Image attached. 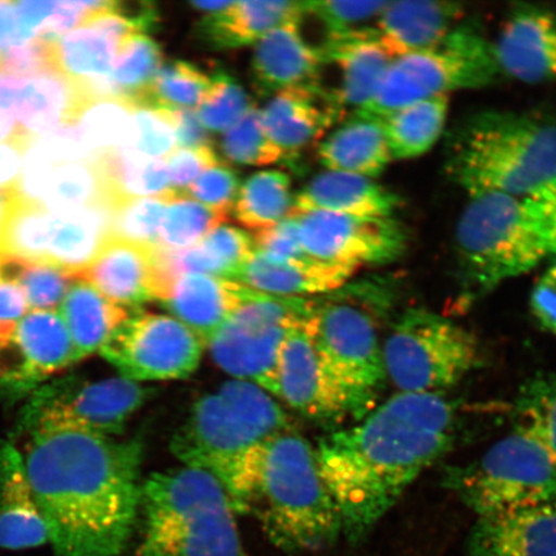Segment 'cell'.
<instances>
[{
  "instance_id": "d6986e66",
  "label": "cell",
  "mask_w": 556,
  "mask_h": 556,
  "mask_svg": "<svg viewBox=\"0 0 556 556\" xmlns=\"http://www.w3.org/2000/svg\"><path fill=\"white\" fill-rule=\"evenodd\" d=\"M492 43L500 73L527 85L556 80V10L518 7Z\"/></svg>"
},
{
  "instance_id": "8d00e7d4",
  "label": "cell",
  "mask_w": 556,
  "mask_h": 556,
  "mask_svg": "<svg viewBox=\"0 0 556 556\" xmlns=\"http://www.w3.org/2000/svg\"><path fill=\"white\" fill-rule=\"evenodd\" d=\"M448 109V96H438L407 104L378 119L392 159H415L432 150L446 127Z\"/></svg>"
},
{
  "instance_id": "e7e4bbea",
  "label": "cell",
  "mask_w": 556,
  "mask_h": 556,
  "mask_svg": "<svg viewBox=\"0 0 556 556\" xmlns=\"http://www.w3.org/2000/svg\"><path fill=\"white\" fill-rule=\"evenodd\" d=\"M26 41L29 40L21 27L16 3L0 0V52Z\"/></svg>"
},
{
  "instance_id": "6da1fadb",
  "label": "cell",
  "mask_w": 556,
  "mask_h": 556,
  "mask_svg": "<svg viewBox=\"0 0 556 556\" xmlns=\"http://www.w3.org/2000/svg\"><path fill=\"white\" fill-rule=\"evenodd\" d=\"M24 456L55 556H121L142 505V443L41 430Z\"/></svg>"
},
{
  "instance_id": "2e32d148",
  "label": "cell",
  "mask_w": 556,
  "mask_h": 556,
  "mask_svg": "<svg viewBox=\"0 0 556 556\" xmlns=\"http://www.w3.org/2000/svg\"><path fill=\"white\" fill-rule=\"evenodd\" d=\"M74 363L72 338L59 311H30L9 342L0 345V393H33Z\"/></svg>"
},
{
  "instance_id": "603a6c76",
  "label": "cell",
  "mask_w": 556,
  "mask_h": 556,
  "mask_svg": "<svg viewBox=\"0 0 556 556\" xmlns=\"http://www.w3.org/2000/svg\"><path fill=\"white\" fill-rule=\"evenodd\" d=\"M302 12L256 43L252 75L261 96L276 94L290 87L321 86V55L317 47L309 46L302 37Z\"/></svg>"
},
{
  "instance_id": "4dcf8cb0",
  "label": "cell",
  "mask_w": 556,
  "mask_h": 556,
  "mask_svg": "<svg viewBox=\"0 0 556 556\" xmlns=\"http://www.w3.org/2000/svg\"><path fill=\"white\" fill-rule=\"evenodd\" d=\"M113 211L92 205L53 214L46 264L75 277L89 267L111 236Z\"/></svg>"
},
{
  "instance_id": "1f68e13d",
  "label": "cell",
  "mask_w": 556,
  "mask_h": 556,
  "mask_svg": "<svg viewBox=\"0 0 556 556\" xmlns=\"http://www.w3.org/2000/svg\"><path fill=\"white\" fill-rule=\"evenodd\" d=\"M26 198L53 214L104 205L101 178L93 160L61 162L47 148Z\"/></svg>"
},
{
  "instance_id": "836d02e7",
  "label": "cell",
  "mask_w": 556,
  "mask_h": 556,
  "mask_svg": "<svg viewBox=\"0 0 556 556\" xmlns=\"http://www.w3.org/2000/svg\"><path fill=\"white\" fill-rule=\"evenodd\" d=\"M122 46L108 33L83 25L54 41L58 73L85 87L94 99L109 97L106 83Z\"/></svg>"
},
{
  "instance_id": "3957f363",
  "label": "cell",
  "mask_w": 556,
  "mask_h": 556,
  "mask_svg": "<svg viewBox=\"0 0 556 556\" xmlns=\"http://www.w3.org/2000/svg\"><path fill=\"white\" fill-rule=\"evenodd\" d=\"M290 428L273 395L235 379L194 403L170 448L186 467L217 479L235 513L245 514L268 444Z\"/></svg>"
},
{
  "instance_id": "5bb4252c",
  "label": "cell",
  "mask_w": 556,
  "mask_h": 556,
  "mask_svg": "<svg viewBox=\"0 0 556 556\" xmlns=\"http://www.w3.org/2000/svg\"><path fill=\"white\" fill-rule=\"evenodd\" d=\"M204 348L177 318L138 309L111 332L100 353L119 377L141 384L191 377Z\"/></svg>"
},
{
  "instance_id": "4fadbf2b",
  "label": "cell",
  "mask_w": 556,
  "mask_h": 556,
  "mask_svg": "<svg viewBox=\"0 0 556 556\" xmlns=\"http://www.w3.org/2000/svg\"><path fill=\"white\" fill-rule=\"evenodd\" d=\"M151 391L122 377L99 381L67 377L45 382L21 412L18 429L26 435L41 430L121 434Z\"/></svg>"
},
{
  "instance_id": "91938a15",
  "label": "cell",
  "mask_w": 556,
  "mask_h": 556,
  "mask_svg": "<svg viewBox=\"0 0 556 556\" xmlns=\"http://www.w3.org/2000/svg\"><path fill=\"white\" fill-rule=\"evenodd\" d=\"M531 309L541 328L556 336V256L534 285Z\"/></svg>"
},
{
  "instance_id": "f35d334b",
  "label": "cell",
  "mask_w": 556,
  "mask_h": 556,
  "mask_svg": "<svg viewBox=\"0 0 556 556\" xmlns=\"http://www.w3.org/2000/svg\"><path fill=\"white\" fill-rule=\"evenodd\" d=\"M51 227L52 213L16 192L10 193L0 253L46 264Z\"/></svg>"
},
{
  "instance_id": "ac0fdd59",
  "label": "cell",
  "mask_w": 556,
  "mask_h": 556,
  "mask_svg": "<svg viewBox=\"0 0 556 556\" xmlns=\"http://www.w3.org/2000/svg\"><path fill=\"white\" fill-rule=\"evenodd\" d=\"M305 323L291 331L283 344L277 397L311 420L330 424L351 416L358 419L350 395L319 358Z\"/></svg>"
},
{
  "instance_id": "9f6ffc18",
  "label": "cell",
  "mask_w": 556,
  "mask_h": 556,
  "mask_svg": "<svg viewBox=\"0 0 556 556\" xmlns=\"http://www.w3.org/2000/svg\"><path fill=\"white\" fill-rule=\"evenodd\" d=\"M173 190L185 191L205 170L220 164L212 146L198 149H177L164 159Z\"/></svg>"
},
{
  "instance_id": "d6a6232c",
  "label": "cell",
  "mask_w": 556,
  "mask_h": 556,
  "mask_svg": "<svg viewBox=\"0 0 556 556\" xmlns=\"http://www.w3.org/2000/svg\"><path fill=\"white\" fill-rule=\"evenodd\" d=\"M319 163L331 172L374 179L393 162L378 119L354 114L319 142Z\"/></svg>"
},
{
  "instance_id": "f907efd6",
  "label": "cell",
  "mask_w": 556,
  "mask_h": 556,
  "mask_svg": "<svg viewBox=\"0 0 556 556\" xmlns=\"http://www.w3.org/2000/svg\"><path fill=\"white\" fill-rule=\"evenodd\" d=\"M54 41L33 39L0 52V75L20 80L59 74L55 67Z\"/></svg>"
},
{
  "instance_id": "8fae6325",
  "label": "cell",
  "mask_w": 556,
  "mask_h": 556,
  "mask_svg": "<svg viewBox=\"0 0 556 556\" xmlns=\"http://www.w3.org/2000/svg\"><path fill=\"white\" fill-rule=\"evenodd\" d=\"M381 346L399 393L443 394L483 361L475 333L424 308L403 312Z\"/></svg>"
},
{
  "instance_id": "484cf974",
  "label": "cell",
  "mask_w": 556,
  "mask_h": 556,
  "mask_svg": "<svg viewBox=\"0 0 556 556\" xmlns=\"http://www.w3.org/2000/svg\"><path fill=\"white\" fill-rule=\"evenodd\" d=\"M358 269L324 263L305 256L301 260H269L255 253L232 277L261 293L308 298L344 287Z\"/></svg>"
},
{
  "instance_id": "11a10c76",
  "label": "cell",
  "mask_w": 556,
  "mask_h": 556,
  "mask_svg": "<svg viewBox=\"0 0 556 556\" xmlns=\"http://www.w3.org/2000/svg\"><path fill=\"white\" fill-rule=\"evenodd\" d=\"M254 252L267 256L269 260H301L305 254L301 240H299L298 224L295 219H285L252 236Z\"/></svg>"
},
{
  "instance_id": "60d3db41",
  "label": "cell",
  "mask_w": 556,
  "mask_h": 556,
  "mask_svg": "<svg viewBox=\"0 0 556 556\" xmlns=\"http://www.w3.org/2000/svg\"><path fill=\"white\" fill-rule=\"evenodd\" d=\"M0 281L16 283L30 311H58L74 278L45 263L0 253Z\"/></svg>"
},
{
  "instance_id": "7a4b0ae2",
  "label": "cell",
  "mask_w": 556,
  "mask_h": 556,
  "mask_svg": "<svg viewBox=\"0 0 556 556\" xmlns=\"http://www.w3.org/2000/svg\"><path fill=\"white\" fill-rule=\"evenodd\" d=\"M456 407L443 394L397 393L316 448L319 470L342 519L358 542L409 485L454 443Z\"/></svg>"
},
{
  "instance_id": "52a82bcc",
  "label": "cell",
  "mask_w": 556,
  "mask_h": 556,
  "mask_svg": "<svg viewBox=\"0 0 556 556\" xmlns=\"http://www.w3.org/2000/svg\"><path fill=\"white\" fill-rule=\"evenodd\" d=\"M144 531L134 556H242L235 510L217 479L193 468L142 486Z\"/></svg>"
},
{
  "instance_id": "e575fe53",
  "label": "cell",
  "mask_w": 556,
  "mask_h": 556,
  "mask_svg": "<svg viewBox=\"0 0 556 556\" xmlns=\"http://www.w3.org/2000/svg\"><path fill=\"white\" fill-rule=\"evenodd\" d=\"M99 170L104 205L116 211L130 201L159 197L172 190L165 160L116 149L93 159Z\"/></svg>"
},
{
  "instance_id": "4316f807",
  "label": "cell",
  "mask_w": 556,
  "mask_h": 556,
  "mask_svg": "<svg viewBox=\"0 0 556 556\" xmlns=\"http://www.w3.org/2000/svg\"><path fill=\"white\" fill-rule=\"evenodd\" d=\"M464 15L460 3L435 0L389 2L377 18L381 45L395 60L440 43Z\"/></svg>"
},
{
  "instance_id": "74e56055",
  "label": "cell",
  "mask_w": 556,
  "mask_h": 556,
  "mask_svg": "<svg viewBox=\"0 0 556 556\" xmlns=\"http://www.w3.org/2000/svg\"><path fill=\"white\" fill-rule=\"evenodd\" d=\"M291 205L288 174L264 170L253 174L240 187L232 213L241 226L261 231L287 219Z\"/></svg>"
},
{
  "instance_id": "ab89813d",
  "label": "cell",
  "mask_w": 556,
  "mask_h": 556,
  "mask_svg": "<svg viewBox=\"0 0 556 556\" xmlns=\"http://www.w3.org/2000/svg\"><path fill=\"white\" fill-rule=\"evenodd\" d=\"M162 66V48L148 35H136L117 55L108 79L109 96L138 108Z\"/></svg>"
},
{
  "instance_id": "681fc988",
  "label": "cell",
  "mask_w": 556,
  "mask_h": 556,
  "mask_svg": "<svg viewBox=\"0 0 556 556\" xmlns=\"http://www.w3.org/2000/svg\"><path fill=\"white\" fill-rule=\"evenodd\" d=\"M388 3L387 0H380V2L313 0V2H302V5L305 15L317 18L330 37V35L363 29L359 25L368 20H377Z\"/></svg>"
},
{
  "instance_id": "ffe728a7",
  "label": "cell",
  "mask_w": 556,
  "mask_h": 556,
  "mask_svg": "<svg viewBox=\"0 0 556 556\" xmlns=\"http://www.w3.org/2000/svg\"><path fill=\"white\" fill-rule=\"evenodd\" d=\"M340 114L342 110L323 86L283 89L261 111L264 130L288 162L317 143L332 123L342 119Z\"/></svg>"
},
{
  "instance_id": "6125c7cd",
  "label": "cell",
  "mask_w": 556,
  "mask_h": 556,
  "mask_svg": "<svg viewBox=\"0 0 556 556\" xmlns=\"http://www.w3.org/2000/svg\"><path fill=\"white\" fill-rule=\"evenodd\" d=\"M27 313L23 290L16 283L0 281V345L9 342Z\"/></svg>"
},
{
  "instance_id": "44dd1931",
  "label": "cell",
  "mask_w": 556,
  "mask_h": 556,
  "mask_svg": "<svg viewBox=\"0 0 556 556\" xmlns=\"http://www.w3.org/2000/svg\"><path fill=\"white\" fill-rule=\"evenodd\" d=\"M468 556H556V500L478 517Z\"/></svg>"
},
{
  "instance_id": "03108f58",
  "label": "cell",
  "mask_w": 556,
  "mask_h": 556,
  "mask_svg": "<svg viewBox=\"0 0 556 556\" xmlns=\"http://www.w3.org/2000/svg\"><path fill=\"white\" fill-rule=\"evenodd\" d=\"M232 0H227V2H191V5L194 10L207 12L208 15L212 13H217L227 9V7L231 5Z\"/></svg>"
},
{
  "instance_id": "f6af8a7d",
  "label": "cell",
  "mask_w": 556,
  "mask_h": 556,
  "mask_svg": "<svg viewBox=\"0 0 556 556\" xmlns=\"http://www.w3.org/2000/svg\"><path fill=\"white\" fill-rule=\"evenodd\" d=\"M518 426L530 430L556 462V377L538 374L520 387L516 400Z\"/></svg>"
},
{
  "instance_id": "9c48e42d",
  "label": "cell",
  "mask_w": 556,
  "mask_h": 556,
  "mask_svg": "<svg viewBox=\"0 0 556 556\" xmlns=\"http://www.w3.org/2000/svg\"><path fill=\"white\" fill-rule=\"evenodd\" d=\"M455 249L465 278L482 293L548 258L525 200L495 192L469 197L457 220Z\"/></svg>"
},
{
  "instance_id": "f1b7e54d",
  "label": "cell",
  "mask_w": 556,
  "mask_h": 556,
  "mask_svg": "<svg viewBox=\"0 0 556 556\" xmlns=\"http://www.w3.org/2000/svg\"><path fill=\"white\" fill-rule=\"evenodd\" d=\"M93 100L87 89L60 74L23 80L16 102L18 127L33 138L75 127Z\"/></svg>"
},
{
  "instance_id": "003e7915",
  "label": "cell",
  "mask_w": 556,
  "mask_h": 556,
  "mask_svg": "<svg viewBox=\"0 0 556 556\" xmlns=\"http://www.w3.org/2000/svg\"><path fill=\"white\" fill-rule=\"evenodd\" d=\"M9 199L10 193L0 191V240H2L7 211H9Z\"/></svg>"
},
{
  "instance_id": "277c9868",
  "label": "cell",
  "mask_w": 556,
  "mask_h": 556,
  "mask_svg": "<svg viewBox=\"0 0 556 556\" xmlns=\"http://www.w3.org/2000/svg\"><path fill=\"white\" fill-rule=\"evenodd\" d=\"M444 172L469 197H530L556 178V121L536 111L465 117L447 137Z\"/></svg>"
},
{
  "instance_id": "7bdbcfd3",
  "label": "cell",
  "mask_w": 556,
  "mask_h": 556,
  "mask_svg": "<svg viewBox=\"0 0 556 556\" xmlns=\"http://www.w3.org/2000/svg\"><path fill=\"white\" fill-rule=\"evenodd\" d=\"M212 78L186 61L160 67L138 108L197 111L203 103Z\"/></svg>"
},
{
  "instance_id": "ba28073f",
  "label": "cell",
  "mask_w": 556,
  "mask_h": 556,
  "mask_svg": "<svg viewBox=\"0 0 556 556\" xmlns=\"http://www.w3.org/2000/svg\"><path fill=\"white\" fill-rule=\"evenodd\" d=\"M502 75L493 43L475 26H456L440 43L393 60L377 93L356 114L372 119L415 102L489 87Z\"/></svg>"
},
{
  "instance_id": "7c38bea8",
  "label": "cell",
  "mask_w": 556,
  "mask_h": 556,
  "mask_svg": "<svg viewBox=\"0 0 556 556\" xmlns=\"http://www.w3.org/2000/svg\"><path fill=\"white\" fill-rule=\"evenodd\" d=\"M313 305V298L255 290L208 340L206 346L214 363L236 380L253 382L277 397L283 344L291 331L307 321Z\"/></svg>"
},
{
  "instance_id": "30bf717a",
  "label": "cell",
  "mask_w": 556,
  "mask_h": 556,
  "mask_svg": "<svg viewBox=\"0 0 556 556\" xmlns=\"http://www.w3.org/2000/svg\"><path fill=\"white\" fill-rule=\"evenodd\" d=\"M444 485L478 517L556 500V462L530 430L517 426L467 467L451 468Z\"/></svg>"
},
{
  "instance_id": "bcb514c9",
  "label": "cell",
  "mask_w": 556,
  "mask_h": 556,
  "mask_svg": "<svg viewBox=\"0 0 556 556\" xmlns=\"http://www.w3.org/2000/svg\"><path fill=\"white\" fill-rule=\"evenodd\" d=\"M177 190L159 197L144 198L116 208L111 217V236L115 239L157 247L159 229L165 208L176 198Z\"/></svg>"
},
{
  "instance_id": "ee69618b",
  "label": "cell",
  "mask_w": 556,
  "mask_h": 556,
  "mask_svg": "<svg viewBox=\"0 0 556 556\" xmlns=\"http://www.w3.org/2000/svg\"><path fill=\"white\" fill-rule=\"evenodd\" d=\"M228 219L178 191L165 208L159 229L157 247L165 252H180L199 245L206 236Z\"/></svg>"
},
{
  "instance_id": "db71d44e",
  "label": "cell",
  "mask_w": 556,
  "mask_h": 556,
  "mask_svg": "<svg viewBox=\"0 0 556 556\" xmlns=\"http://www.w3.org/2000/svg\"><path fill=\"white\" fill-rule=\"evenodd\" d=\"M199 245L225 268L228 280L254 254L252 236L232 226L215 228Z\"/></svg>"
},
{
  "instance_id": "94428289",
  "label": "cell",
  "mask_w": 556,
  "mask_h": 556,
  "mask_svg": "<svg viewBox=\"0 0 556 556\" xmlns=\"http://www.w3.org/2000/svg\"><path fill=\"white\" fill-rule=\"evenodd\" d=\"M172 125L176 136L177 149H198L212 146L208 131L201 124L197 111L159 110Z\"/></svg>"
},
{
  "instance_id": "f5cc1de1",
  "label": "cell",
  "mask_w": 556,
  "mask_h": 556,
  "mask_svg": "<svg viewBox=\"0 0 556 556\" xmlns=\"http://www.w3.org/2000/svg\"><path fill=\"white\" fill-rule=\"evenodd\" d=\"M239 191V177L220 163L201 174L184 192L198 203L229 217Z\"/></svg>"
},
{
  "instance_id": "e0dca14e",
  "label": "cell",
  "mask_w": 556,
  "mask_h": 556,
  "mask_svg": "<svg viewBox=\"0 0 556 556\" xmlns=\"http://www.w3.org/2000/svg\"><path fill=\"white\" fill-rule=\"evenodd\" d=\"M75 280L89 283L125 309H141L151 301L163 303L174 282L164 268L162 249L113 236Z\"/></svg>"
},
{
  "instance_id": "7402d4cb",
  "label": "cell",
  "mask_w": 556,
  "mask_h": 556,
  "mask_svg": "<svg viewBox=\"0 0 556 556\" xmlns=\"http://www.w3.org/2000/svg\"><path fill=\"white\" fill-rule=\"evenodd\" d=\"M323 64L336 65L340 88L333 93L340 110H359L370 101L384 78L393 58L388 53L375 29L330 35L317 47Z\"/></svg>"
},
{
  "instance_id": "83f0119b",
  "label": "cell",
  "mask_w": 556,
  "mask_h": 556,
  "mask_svg": "<svg viewBox=\"0 0 556 556\" xmlns=\"http://www.w3.org/2000/svg\"><path fill=\"white\" fill-rule=\"evenodd\" d=\"M48 532L33 495L24 456L0 444V548L24 551L47 544Z\"/></svg>"
},
{
  "instance_id": "9a60e30c",
  "label": "cell",
  "mask_w": 556,
  "mask_h": 556,
  "mask_svg": "<svg viewBox=\"0 0 556 556\" xmlns=\"http://www.w3.org/2000/svg\"><path fill=\"white\" fill-rule=\"evenodd\" d=\"M295 220L305 254L324 263L356 269L382 266L401 258L408 247L406 228L394 217L309 212Z\"/></svg>"
},
{
  "instance_id": "8992f818",
  "label": "cell",
  "mask_w": 556,
  "mask_h": 556,
  "mask_svg": "<svg viewBox=\"0 0 556 556\" xmlns=\"http://www.w3.org/2000/svg\"><path fill=\"white\" fill-rule=\"evenodd\" d=\"M313 301L305 329L323 364L363 419L387 380L379 319L392 307V283L380 278L346 282Z\"/></svg>"
},
{
  "instance_id": "7dc6e473",
  "label": "cell",
  "mask_w": 556,
  "mask_h": 556,
  "mask_svg": "<svg viewBox=\"0 0 556 556\" xmlns=\"http://www.w3.org/2000/svg\"><path fill=\"white\" fill-rule=\"evenodd\" d=\"M222 149L229 162L240 165L263 166L283 160V152L270 141L262 125L261 110L255 106L226 131Z\"/></svg>"
},
{
  "instance_id": "680465c9",
  "label": "cell",
  "mask_w": 556,
  "mask_h": 556,
  "mask_svg": "<svg viewBox=\"0 0 556 556\" xmlns=\"http://www.w3.org/2000/svg\"><path fill=\"white\" fill-rule=\"evenodd\" d=\"M34 139L18 127L15 135L0 141V191L16 192L25 154Z\"/></svg>"
},
{
  "instance_id": "d590c367",
  "label": "cell",
  "mask_w": 556,
  "mask_h": 556,
  "mask_svg": "<svg viewBox=\"0 0 556 556\" xmlns=\"http://www.w3.org/2000/svg\"><path fill=\"white\" fill-rule=\"evenodd\" d=\"M59 313L74 345L76 363L101 348L129 312L110 302L89 283L75 280Z\"/></svg>"
},
{
  "instance_id": "d4e9b609",
  "label": "cell",
  "mask_w": 556,
  "mask_h": 556,
  "mask_svg": "<svg viewBox=\"0 0 556 556\" xmlns=\"http://www.w3.org/2000/svg\"><path fill=\"white\" fill-rule=\"evenodd\" d=\"M401 199L374 179L357 174H319L293 199L287 219L309 212H330L358 218L394 217Z\"/></svg>"
},
{
  "instance_id": "5b68a950",
  "label": "cell",
  "mask_w": 556,
  "mask_h": 556,
  "mask_svg": "<svg viewBox=\"0 0 556 556\" xmlns=\"http://www.w3.org/2000/svg\"><path fill=\"white\" fill-rule=\"evenodd\" d=\"M245 514L285 552L323 551L343 534L316 448L291 428L268 444Z\"/></svg>"
},
{
  "instance_id": "6f0895ef",
  "label": "cell",
  "mask_w": 556,
  "mask_h": 556,
  "mask_svg": "<svg viewBox=\"0 0 556 556\" xmlns=\"http://www.w3.org/2000/svg\"><path fill=\"white\" fill-rule=\"evenodd\" d=\"M525 200L528 218L546 248L548 256H556V178L540 187Z\"/></svg>"
},
{
  "instance_id": "816d5d0a",
  "label": "cell",
  "mask_w": 556,
  "mask_h": 556,
  "mask_svg": "<svg viewBox=\"0 0 556 556\" xmlns=\"http://www.w3.org/2000/svg\"><path fill=\"white\" fill-rule=\"evenodd\" d=\"M128 149L152 159L168 157L177 150L172 125L159 110L134 108V136Z\"/></svg>"
},
{
  "instance_id": "cb8c5ba5",
  "label": "cell",
  "mask_w": 556,
  "mask_h": 556,
  "mask_svg": "<svg viewBox=\"0 0 556 556\" xmlns=\"http://www.w3.org/2000/svg\"><path fill=\"white\" fill-rule=\"evenodd\" d=\"M238 281L228 278L185 274L174 280L163 304L206 346L229 317L254 294Z\"/></svg>"
},
{
  "instance_id": "be15d7a7",
  "label": "cell",
  "mask_w": 556,
  "mask_h": 556,
  "mask_svg": "<svg viewBox=\"0 0 556 556\" xmlns=\"http://www.w3.org/2000/svg\"><path fill=\"white\" fill-rule=\"evenodd\" d=\"M21 81L0 75V141H5L18 130L16 102Z\"/></svg>"
},
{
  "instance_id": "f546056e",
  "label": "cell",
  "mask_w": 556,
  "mask_h": 556,
  "mask_svg": "<svg viewBox=\"0 0 556 556\" xmlns=\"http://www.w3.org/2000/svg\"><path fill=\"white\" fill-rule=\"evenodd\" d=\"M302 10V2L248 0L205 16L197 26L198 38L213 50H236L258 41Z\"/></svg>"
},
{
  "instance_id": "c3c4849f",
  "label": "cell",
  "mask_w": 556,
  "mask_h": 556,
  "mask_svg": "<svg viewBox=\"0 0 556 556\" xmlns=\"http://www.w3.org/2000/svg\"><path fill=\"white\" fill-rule=\"evenodd\" d=\"M252 108L240 83L231 75L219 72L212 76V86L197 110V115L207 131H227Z\"/></svg>"
},
{
  "instance_id": "b9f144b4",
  "label": "cell",
  "mask_w": 556,
  "mask_h": 556,
  "mask_svg": "<svg viewBox=\"0 0 556 556\" xmlns=\"http://www.w3.org/2000/svg\"><path fill=\"white\" fill-rule=\"evenodd\" d=\"M75 127L93 157L128 149L134 136V108L115 97H101L88 104Z\"/></svg>"
}]
</instances>
